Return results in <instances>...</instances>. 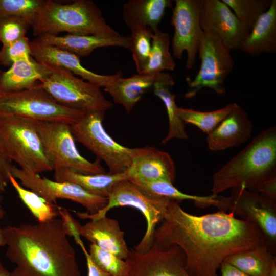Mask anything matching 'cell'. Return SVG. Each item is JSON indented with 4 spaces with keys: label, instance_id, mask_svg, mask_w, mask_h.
I'll list each match as a JSON object with an SVG mask.
<instances>
[{
    "label": "cell",
    "instance_id": "1",
    "mask_svg": "<svg viewBox=\"0 0 276 276\" xmlns=\"http://www.w3.org/2000/svg\"><path fill=\"white\" fill-rule=\"evenodd\" d=\"M153 243L163 250L174 245L179 247L191 276H218V269L228 256L266 246L260 230L249 219H238L231 212L220 211L192 215L173 200L155 229Z\"/></svg>",
    "mask_w": 276,
    "mask_h": 276
},
{
    "label": "cell",
    "instance_id": "2",
    "mask_svg": "<svg viewBox=\"0 0 276 276\" xmlns=\"http://www.w3.org/2000/svg\"><path fill=\"white\" fill-rule=\"evenodd\" d=\"M11 276H81L61 218L3 228Z\"/></svg>",
    "mask_w": 276,
    "mask_h": 276
},
{
    "label": "cell",
    "instance_id": "3",
    "mask_svg": "<svg viewBox=\"0 0 276 276\" xmlns=\"http://www.w3.org/2000/svg\"><path fill=\"white\" fill-rule=\"evenodd\" d=\"M276 176V128L260 132L238 154L213 176L212 191L218 195L243 187L257 193L262 183Z\"/></svg>",
    "mask_w": 276,
    "mask_h": 276
},
{
    "label": "cell",
    "instance_id": "4",
    "mask_svg": "<svg viewBox=\"0 0 276 276\" xmlns=\"http://www.w3.org/2000/svg\"><path fill=\"white\" fill-rule=\"evenodd\" d=\"M31 27L36 37L70 34L116 37L120 34L109 26L97 5L90 0L69 3L45 0Z\"/></svg>",
    "mask_w": 276,
    "mask_h": 276
},
{
    "label": "cell",
    "instance_id": "5",
    "mask_svg": "<svg viewBox=\"0 0 276 276\" xmlns=\"http://www.w3.org/2000/svg\"><path fill=\"white\" fill-rule=\"evenodd\" d=\"M0 147L25 171L38 174L53 170L45 155L36 120L17 116H1Z\"/></svg>",
    "mask_w": 276,
    "mask_h": 276
},
{
    "label": "cell",
    "instance_id": "6",
    "mask_svg": "<svg viewBox=\"0 0 276 276\" xmlns=\"http://www.w3.org/2000/svg\"><path fill=\"white\" fill-rule=\"evenodd\" d=\"M170 199L150 197L129 180L120 181L116 184L107 198L105 206L95 214L87 212L75 211L81 219L96 220L106 216L111 209L118 206H131L138 210L144 216L147 222L145 235L140 243L134 247L139 252L148 250L153 243V236L157 225L163 220Z\"/></svg>",
    "mask_w": 276,
    "mask_h": 276
},
{
    "label": "cell",
    "instance_id": "7",
    "mask_svg": "<svg viewBox=\"0 0 276 276\" xmlns=\"http://www.w3.org/2000/svg\"><path fill=\"white\" fill-rule=\"evenodd\" d=\"M49 65L50 73L38 84L58 103L85 112H105L112 107L100 87L64 68Z\"/></svg>",
    "mask_w": 276,
    "mask_h": 276
},
{
    "label": "cell",
    "instance_id": "8",
    "mask_svg": "<svg viewBox=\"0 0 276 276\" xmlns=\"http://www.w3.org/2000/svg\"><path fill=\"white\" fill-rule=\"evenodd\" d=\"M85 113L60 104L38 83L22 90L0 91V117L17 116L38 121L61 122L71 126Z\"/></svg>",
    "mask_w": 276,
    "mask_h": 276
},
{
    "label": "cell",
    "instance_id": "9",
    "mask_svg": "<svg viewBox=\"0 0 276 276\" xmlns=\"http://www.w3.org/2000/svg\"><path fill=\"white\" fill-rule=\"evenodd\" d=\"M104 113L86 112L70 129L75 140L93 152L97 159L106 163L108 173H123L131 166L139 148L124 146L106 132L102 124Z\"/></svg>",
    "mask_w": 276,
    "mask_h": 276
},
{
    "label": "cell",
    "instance_id": "10",
    "mask_svg": "<svg viewBox=\"0 0 276 276\" xmlns=\"http://www.w3.org/2000/svg\"><path fill=\"white\" fill-rule=\"evenodd\" d=\"M45 155L53 170L67 168L85 174L104 173L97 159L91 162L78 152L70 125L61 122L36 121Z\"/></svg>",
    "mask_w": 276,
    "mask_h": 276
},
{
    "label": "cell",
    "instance_id": "11",
    "mask_svg": "<svg viewBox=\"0 0 276 276\" xmlns=\"http://www.w3.org/2000/svg\"><path fill=\"white\" fill-rule=\"evenodd\" d=\"M198 53L201 60L200 69L193 80L187 78L189 90L185 98H192L205 87L218 95L224 94L225 79L234 65L231 50L217 37L203 31Z\"/></svg>",
    "mask_w": 276,
    "mask_h": 276
},
{
    "label": "cell",
    "instance_id": "12",
    "mask_svg": "<svg viewBox=\"0 0 276 276\" xmlns=\"http://www.w3.org/2000/svg\"><path fill=\"white\" fill-rule=\"evenodd\" d=\"M220 211H229L248 219L259 228L266 246L274 255L276 250V203L243 187L232 189L229 196H221Z\"/></svg>",
    "mask_w": 276,
    "mask_h": 276
},
{
    "label": "cell",
    "instance_id": "13",
    "mask_svg": "<svg viewBox=\"0 0 276 276\" xmlns=\"http://www.w3.org/2000/svg\"><path fill=\"white\" fill-rule=\"evenodd\" d=\"M11 174L20 185L36 193L45 201L56 204L58 199L71 200L79 203L90 214L97 213L107 203V198L93 194L73 183L58 182L25 171L13 165Z\"/></svg>",
    "mask_w": 276,
    "mask_h": 276
},
{
    "label": "cell",
    "instance_id": "14",
    "mask_svg": "<svg viewBox=\"0 0 276 276\" xmlns=\"http://www.w3.org/2000/svg\"><path fill=\"white\" fill-rule=\"evenodd\" d=\"M202 1L176 0L173 9L171 21L174 29L171 39L172 53L180 59L183 52H187V70L194 67L203 33L200 20Z\"/></svg>",
    "mask_w": 276,
    "mask_h": 276
},
{
    "label": "cell",
    "instance_id": "15",
    "mask_svg": "<svg viewBox=\"0 0 276 276\" xmlns=\"http://www.w3.org/2000/svg\"><path fill=\"white\" fill-rule=\"evenodd\" d=\"M125 261V276H191L186 269L182 250L175 245L163 250L153 243L145 252L131 249Z\"/></svg>",
    "mask_w": 276,
    "mask_h": 276
},
{
    "label": "cell",
    "instance_id": "16",
    "mask_svg": "<svg viewBox=\"0 0 276 276\" xmlns=\"http://www.w3.org/2000/svg\"><path fill=\"white\" fill-rule=\"evenodd\" d=\"M200 20L203 32L217 37L231 51L240 50L250 32L222 0H203Z\"/></svg>",
    "mask_w": 276,
    "mask_h": 276
},
{
    "label": "cell",
    "instance_id": "17",
    "mask_svg": "<svg viewBox=\"0 0 276 276\" xmlns=\"http://www.w3.org/2000/svg\"><path fill=\"white\" fill-rule=\"evenodd\" d=\"M30 47L32 57L37 61L64 68L99 87H105L123 76L122 71L110 75L96 74L84 67L79 57L75 54L55 47L39 43L34 40L30 42Z\"/></svg>",
    "mask_w": 276,
    "mask_h": 276
},
{
    "label": "cell",
    "instance_id": "18",
    "mask_svg": "<svg viewBox=\"0 0 276 276\" xmlns=\"http://www.w3.org/2000/svg\"><path fill=\"white\" fill-rule=\"evenodd\" d=\"M129 180H164L173 183L176 176L175 163L170 155L153 147L139 148L127 171Z\"/></svg>",
    "mask_w": 276,
    "mask_h": 276
},
{
    "label": "cell",
    "instance_id": "19",
    "mask_svg": "<svg viewBox=\"0 0 276 276\" xmlns=\"http://www.w3.org/2000/svg\"><path fill=\"white\" fill-rule=\"evenodd\" d=\"M252 125L246 111L239 105L208 134V148L212 151L237 147L251 136Z\"/></svg>",
    "mask_w": 276,
    "mask_h": 276
},
{
    "label": "cell",
    "instance_id": "20",
    "mask_svg": "<svg viewBox=\"0 0 276 276\" xmlns=\"http://www.w3.org/2000/svg\"><path fill=\"white\" fill-rule=\"evenodd\" d=\"M37 42L55 47L79 57L89 56L95 49L116 46L129 49V36L102 37L89 35H44L33 39Z\"/></svg>",
    "mask_w": 276,
    "mask_h": 276
},
{
    "label": "cell",
    "instance_id": "21",
    "mask_svg": "<svg viewBox=\"0 0 276 276\" xmlns=\"http://www.w3.org/2000/svg\"><path fill=\"white\" fill-rule=\"evenodd\" d=\"M79 233L91 243L123 260L127 258L129 249L124 238V232L120 229L118 220L106 216L90 220L80 226Z\"/></svg>",
    "mask_w": 276,
    "mask_h": 276
},
{
    "label": "cell",
    "instance_id": "22",
    "mask_svg": "<svg viewBox=\"0 0 276 276\" xmlns=\"http://www.w3.org/2000/svg\"><path fill=\"white\" fill-rule=\"evenodd\" d=\"M240 50L253 56L276 52V0L256 21Z\"/></svg>",
    "mask_w": 276,
    "mask_h": 276
},
{
    "label": "cell",
    "instance_id": "23",
    "mask_svg": "<svg viewBox=\"0 0 276 276\" xmlns=\"http://www.w3.org/2000/svg\"><path fill=\"white\" fill-rule=\"evenodd\" d=\"M50 72L49 64L37 61L31 57L13 63L10 68L2 73L0 91L12 92L33 87Z\"/></svg>",
    "mask_w": 276,
    "mask_h": 276
},
{
    "label": "cell",
    "instance_id": "24",
    "mask_svg": "<svg viewBox=\"0 0 276 276\" xmlns=\"http://www.w3.org/2000/svg\"><path fill=\"white\" fill-rule=\"evenodd\" d=\"M171 3L170 0H129L123 5L122 18L130 30L146 27L154 33Z\"/></svg>",
    "mask_w": 276,
    "mask_h": 276
},
{
    "label": "cell",
    "instance_id": "25",
    "mask_svg": "<svg viewBox=\"0 0 276 276\" xmlns=\"http://www.w3.org/2000/svg\"><path fill=\"white\" fill-rule=\"evenodd\" d=\"M159 74L138 73L128 78L122 76L104 87V90L111 96L116 103L122 105L126 112L129 113L143 95L152 88Z\"/></svg>",
    "mask_w": 276,
    "mask_h": 276
},
{
    "label": "cell",
    "instance_id": "26",
    "mask_svg": "<svg viewBox=\"0 0 276 276\" xmlns=\"http://www.w3.org/2000/svg\"><path fill=\"white\" fill-rule=\"evenodd\" d=\"M129 180L127 171L120 174H85L67 168L54 171V180L76 184L97 196L108 198L114 186L120 181Z\"/></svg>",
    "mask_w": 276,
    "mask_h": 276
},
{
    "label": "cell",
    "instance_id": "27",
    "mask_svg": "<svg viewBox=\"0 0 276 276\" xmlns=\"http://www.w3.org/2000/svg\"><path fill=\"white\" fill-rule=\"evenodd\" d=\"M224 261L248 276H276L275 258L266 246L230 255Z\"/></svg>",
    "mask_w": 276,
    "mask_h": 276
},
{
    "label": "cell",
    "instance_id": "28",
    "mask_svg": "<svg viewBox=\"0 0 276 276\" xmlns=\"http://www.w3.org/2000/svg\"><path fill=\"white\" fill-rule=\"evenodd\" d=\"M174 83V79L170 74L162 72L158 75L152 87L154 94L164 104L168 117V131L162 141L163 144L174 139L187 140L189 138L185 129V124L178 113V107L175 103V95L171 91L170 88Z\"/></svg>",
    "mask_w": 276,
    "mask_h": 276
},
{
    "label": "cell",
    "instance_id": "29",
    "mask_svg": "<svg viewBox=\"0 0 276 276\" xmlns=\"http://www.w3.org/2000/svg\"><path fill=\"white\" fill-rule=\"evenodd\" d=\"M129 180L150 197L165 198L179 203L185 200H191L200 208L213 205L219 209L220 206L221 196L218 195L203 196L185 194L175 187L172 183L164 180L146 181L136 179Z\"/></svg>",
    "mask_w": 276,
    "mask_h": 276
},
{
    "label": "cell",
    "instance_id": "30",
    "mask_svg": "<svg viewBox=\"0 0 276 276\" xmlns=\"http://www.w3.org/2000/svg\"><path fill=\"white\" fill-rule=\"evenodd\" d=\"M169 34L158 29L152 36L148 61L142 73L158 74L163 71H173L175 63L170 52Z\"/></svg>",
    "mask_w": 276,
    "mask_h": 276
},
{
    "label": "cell",
    "instance_id": "31",
    "mask_svg": "<svg viewBox=\"0 0 276 276\" xmlns=\"http://www.w3.org/2000/svg\"><path fill=\"white\" fill-rule=\"evenodd\" d=\"M9 179L19 198L39 222L49 221L59 215V206L56 204L49 203L36 193L24 188L11 174Z\"/></svg>",
    "mask_w": 276,
    "mask_h": 276
},
{
    "label": "cell",
    "instance_id": "32",
    "mask_svg": "<svg viewBox=\"0 0 276 276\" xmlns=\"http://www.w3.org/2000/svg\"><path fill=\"white\" fill-rule=\"evenodd\" d=\"M237 104L232 103L223 108L211 111L178 107L179 116L186 124H191L203 132L209 134L232 111Z\"/></svg>",
    "mask_w": 276,
    "mask_h": 276
},
{
    "label": "cell",
    "instance_id": "33",
    "mask_svg": "<svg viewBox=\"0 0 276 276\" xmlns=\"http://www.w3.org/2000/svg\"><path fill=\"white\" fill-rule=\"evenodd\" d=\"M250 30L258 18L270 7L272 0H222Z\"/></svg>",
    "mask_w": 276,
    "mask_h": 276
},
{
    "label": "cell",
    "instance_id": "34",
    "mask_svg": "<svg viewBox=\"0 0 276 276\" xmlns=\"http://www.w3.org/2000/svg\"><path fill=\"white\" fill-rule=\"evenodd\" d=\"M131 31L129 50L138 73H142L150 57L153 32L146 27H139Z\"/></svg>",
    "mask_w": 276,
    "mask_h": 276
},
{
    "label": "cell",
    "instance_id": "35",
    "mask_svg": "<svg viewBox=\"0 0 276 276\" xmlns=\"http://www.w3.org/2000/svg\"><path fill=\"white\" fill-rule=\"evenodd\" d=\"M44 2L45 0H0V19L20 18L32 25Z\"/></svg>",
    "mask_w": 276,
    "mask_h": 276
},
{
    "label": "cell",
    "instance_id": "36",
    "mask_svg": "<svg viewBox=\"0 0 276 276\" xmlns=\"http://www.w3.org/2000/svg\"><path fill=\"white\" fill-rule=\"evenodd\" d=\"M88 253L93 262L103 271L111 276H125L128 266L125 260L93 243L89 245Z\"/></svg>",
    "mask_w": 276,
    "mask_h": 276
},
{
    "label": "cell",
    "instance_id": "37",
    "mask_svg": "<svg viewBox=\"0 0 276 276\" xmlns=\"http://www.w3.org/2000/svg\"><path fill=\"white\" fill-rule=\"evenodd\" d=\"M31 24L17 17H5L0 19V42L3 46L8 45L25 36Z\"/></svg>",
    "mask_w": 276,
    "mask_h": 276
},
{
    "label": "cell",
    "instance_id": "38",
    "mask_svg": "<svg viewBox=\"0 0 276 276\" xmlns=\"http://www.w3.org/2000/svg\"><path fill=\"white\" fill-rule=\"evenodd\" d=\"M32 57L30 42L25 36L8 45L3 46L0 51V64L10 66L14 62Z\"/></svg>",
    "mask_w": 276,
    "mask_h": 276
},
{
    "label": "cell",
    "instance_id": "39",
    "mask_svg": "<svg viewBox=\"0 0 276 276\" xmlns=\"http://www.w3.org/2000/svg\"><path fill=\"white\" fill-rule=\"evenodd\" d=\"M59 214L62 220L64 229L67 235L68 236L73 237L76 243H77L78 242L81 240L79 233L80 224L71 216L65 208L59 206Z\"/></svg>",
    "mask_w": 276,
    "mask_h": 276
},
{
    "label": "cell",
    "instance_id": "40",
    "mask_svg": "<svg viewBox=\"0 0 276 276\" xmlns=\"http://www.w3.org/2000/svg\"><path fill=\"white\" fill-rule=\"evenodd\" d=\"M12 162L5 154L0 147V191H5L9 183Z\"/></svg>",
    "mask_w": 276,
    "mask_h": 276
},
{
    "label": "cell",
    "instance_id": "41",
    "mask_svg": "<svg viewBox=\"0 0 276 276\" xmlns=\"http://www.w3.org/2000/svg\"><path fill=\"white\" fill-rule=\"evenodd\" d=\"M257 193L276 203V176L263 182L259 188Z\"/></svg>",
    "mask_w": 276,
    "mask_h": 276
},
{
    "label": "cell",
    "instance_id": "42",
    "mask_svg": "<svg viewBox=\"0 0 276 276\" xmlns=\"http://www.w3.org/2000/svg\"><path fill=\"white\" fill-rule=\"evenodd\" d=\"M85 256L87 268V276H111L99 268L92 261L82 240L77 243Z\"/></svg>",
    "mask_w": 276,
    "mask_h": 276
},
{
    "label": "cell",
    "instance_id": "43",
    "mask_svg": "<svg viewBox=\"0 0 276 276\" xmlns=\"http://www.w3.org/2000/svg\"><path fill=\"white\" fill-rule=\"evenodd\" d=\"M219 268L221 276H248L225 261L221 263Z\"/></svg>",
    "mask_w": 276,
    "mask_h": 276
},
{
    "label": "cell",
    "instance_id": "44",
    "mask_svg": "<svg viewBox=\"0 0 276 276\" xmlns=\"http://www.w3.org/2000/svg\"><path fill=\"white\" fill-rule=\"evenodd\" d=\"M6 214L5 211L3 208L0 209V221L4 218ZM6 246V241L5 240L3 228L0 227V247Z\"/></svg>",
    "mask_w": 276,
    "mask_h": 276
},
{
    "label": "cell",
    "instance_id": "45",
    "mask_svg": "<svg viewBox=\"0 0 276 276\" xmlns=\"http://www.w3.org/2000/svg\"><path fill=\"white\" fill-rule=\"evenodd\" d=\"M0 276H11V272L4 266L0 256Z\"/></svg>",
    "mask_w": 276,
    "mask_h": 276
},
{
    "label": "cell",
    "instance_id": "46",
    "mask_svg": "<svg viewBox=\"0 0 276 276\" xmlns=\"http://www.w3.org/2000/svg\"><path fill=\"white\" fill-rule=\"evenodd\" d=\"M2 192L0 191V209L2 208V201L3 200V197L1 194Z\"/></svg>",
    "mask_w": 276,
    "mask_h": 276
},
{
    "label": "cell",
    "instance_id": "47",
    "mask_svg": "<svg viewBox=\"0 0 276 276\" xmlns=\"http://www.w3.org/2000/svg\"><path fill=\"white\" fill-rule=\"evenodd\" d=\"M1 73L2 72H1V70H0V77H1Z\"/></svg>",
    "mask_w": 276,
    "mask_h": 276
}]
</instances>
